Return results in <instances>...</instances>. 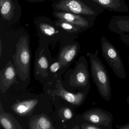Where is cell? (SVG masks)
Segmentation results:
<instances>
[{
	"label": "cell",
	"instance_id": "6da1fadb",
	"mask_svg": "<svg viewBox=\"0 0 129 129\" xmlns=\"http://www.w3.org/2000/svg\"><path fill=\"white\" fill-rule=\"evenodd\" d=\"M99 50L95 53H87L90 63L92 79L101 97L109 101L111 98V88L110 78L106 68L98 56Z\"/></svg>",
	"mask_w": 129,
	"mask_h": 129
},
{
	"label": "cell",
	"instance_id": "7a4b0ae2",
	"mask_svg": "<svg viewBox=\"0 0 129 129\" xmlns=\"http://www.w3.org/2000/svg\"><path fill=\"white\" fill-rule=\"evenodd\" d=\"M53 8L61 12L96 17L105 11L90 0H57L53 5Z\"/></svg>",
	"mask_w": 129,
	"mask_h": 129
},
{
	"label": "cell",
	"instance_id": "3957f363",
	"mask_svg": "<svg viewBox=\"0 0 129 129\" xmlns=\"http://www.w3.org/2000/svg\"><path fill=\"white\" fill-rule=\"evenodd\" d=\"M13 58L17 73L22 80H25L29 75L31 60L29 42L27 37L19 38Z\"/></svg>",
	"mask_w": 129,
	"mask_h": 129
},
{
	"label": "cell",
	"instance_id": "277c9868",
	"mask_svg": "<svg viewBox=\"0 0 129 129\" xmlns=\"http://www.w3.org/2000/svg\"><path fill=\"white\" fill-rule=\"evenodd\" d=\"M101 47L103 58L115 75L119 78L126 79V74L120 54L114 46L105 36L101 38Z\"/></svg>",
	"mask_w": 129,
	"mask_h": 129
},
{
	"label": "cell",
	"instance_id": "5b68a950",
	"mask_svg": "<svg viewBox=\"0 0 129 129\" xmlns=\"http://www.w3.org/2000/svg\"><path fill=\"white\" fill-rule=\"evenodd\" d=\"M82 117L84 120L102 129H112L113 116L106 110L98 108H91L84 112Z\"/></svg>",
	"mask_w": 129,
	"mask_h": 129
},
{
	"label": "cell",
	"instance_id": "8992f818",
	"mask_svg": "<svg viewBox=\"0 0 129 129\" xmlns=\"http://www.w3.org/2000/svg\"><path fill=\"white\" fill-rule=\"evenodd\" d=\"M90 77L87 61L84 56H81L72 75V84L74 86L81 90L90 87Z\"/></svg>",
	"mask_w": 129,
	"mask_h": 129
},
{
	"label": "cell",
	"instance_id": "52a82bcc",
	"mask_svg": "<svg viewBox=\"0 0 129 129\" xmlns=\"http://www.w3.org/2000/svg\"><path fill=\"white\" fill-rule=\"evenodd\" d=\"M54 16L56 18L68 22L84 29H89L95 24L97 17L94 16L77 15L66 12H54Z\"/></svg>",
	"mask_w": 129,
	"mask_h": 129
},
{
	"label": "cell",
	"instance_id": "ba28073f",
	"mask_svg": "<svg viewBox=\"0 0 129 129\" xmlns=\"http://www.w3.org/2000/svg\"><path fill=\"white\" fill-rule=\"evenodd\" d=\"M90 87L82 90L77 93H73L66 91L62 86L58 89V95L73 105L79 106L85 101Z\"/></svg>",
	"mask_w": 129,
	"mask_h": 129
},
{
	"label": "cell",
	"instance_id": "9c48e42d",
	"mask_svg": "<svg viewBox=\"0 0 129 129\" xmlns=\"http://www.w3.org/2000/svg\"><path fill=\"white\" fill-rule=\"evenodd\" d=\"M16 69L14 66L10 62L1 72V89L3 93L16 81Z\"/></svg>",
	"mask_w": 129,
	"mask_h": 129
},
{
	"label": "cell",
	"instance_id": "30bf717a",
	"mask_svg": "<svg viewBox=\"0 0 129 129\" xmlns=\"http://www.w3.org/2000/svg\"><path fill=\"white\" fill-rule=\"evenodd\" d=\"M108 28L111 32L120 35L129 33V16H112L109 23Z\"/></svg>",
	"mask_w": 129,
	"mask_h": 129
},
{
	"label": "cell",
	"instance_id": "8fae6325",
	"mask_svg": "<svg viewBox=\"0 0 129 129\" xmlns=\"http://www.w3.org/2000/svg\"><path fill=\"white\" fill-rule=\"evenodd\" d=\"M104 10L116 12L127 13L129 8L125 0H90Z\"/></svg>",
	"mask_w": 129,
	"mask_h": 129
},
{
	"label": "cell",
	"instance_id": "7c38bea8",
	"mask_svg": "<svg viewBox=\"0 0 129 129\" xmlns=\"http://www.w3.org/2000/svg\"><path fill=\"white\" fill-rule=\"evenodd\" d=\"M38 102L39 100L37 99L19 101L12 106V109L19 116H28L32 113Z\"/></svg>",
	"mask_w": 129,
	"mask_h": 129
},
{
	"label": "cell",
	"instance_id": "4fadbf2b",
	"mask_svg": "<svg viewBox=\"0 0 129 129\" xmlns=\"http://www.w3.org/2000/svg\"><path fill=\"white\" fill-rule=\"evenodd\" d=\"M80 44L76 43L64 47L61 50L59 57V61L62 65L65 66L72 61L80 51Z\"/></svg>",
	"mask_w": 129,
	"mask_h": 129
},
{
	"label": "cell",
	"instance_id": "5bb4252c",
	"mask_svg": "<svg viewBox=\"0 0 129 129\" xmlns=\"http://www.w3.org/2000/svg\"><path fill=\"white\" fill-rule=\"evenodd\" d=\"M29 127L33 129H54L50 119L44 114L33 117L30 120Z\"/></svg>",
	"mask_w": 129,
	"mask_h": 129
},
{
	"label": "cell",
	"instance_id": "9a60e30c",
	"mask_svg": "<svg viewBox=\"0 0 129 129\" xmlns=\"http://www.w3.org/2000/svg\"><path fill=\"white\" fill-rule=\"evenodd\" d=\"M0 121L2 126L6 129H22L16 119L10 114L1 109Z\"/></svg>",
	"mask_w": 129,
	"mask_h": 129
},
{
	"label": "cell",
	"instance_id": "2e32d148",
	"mask_svg": "<svg viewBox=\"0 0 129 129\" xmlns=\"http://www.w3.org/2000/svg\"><path fill=\"white\" fill-rule=\"evenodd\" d=\"M15 6L12 0H0V10L2 18L10 21L14 15Z\"/></svg>",
	"mask_w": 129,
	"mask_h": 129
},
{
	"label": "cell",
	"instance_id": "e0dca14e",
	"mask_svg": "<svg viewBox=\"0 0 129 129\" xmlns=\"http://www.w3.org/2000/svg\"><path fill=\"white\" fill-rule=\"evenodd\" d=\"M56 25L69 33H79L86 30L77 25L61 19H58L56 21Z\"/></svg>",
	"mask_w": 129,
	"mask_h": 129
},
{
	"label": "cell",
	"instance_id": "ac0fdd59",
	"mask_svg": "<svg viewBox=\"0 0 129 129\" xmlns=\"http://www.w3.org/2000/svg\"><path fill=\"white\" fill-rule=\"evenodd\" d=\"M37 72H38L46 71L49 67V62L46 57L43 55L38 58L36 63Z\"/></svg>",
	"mask_w": 129,
	"mask_h": 129
},
{
	"label": "cell",
	"instance_id": "d6986e66",
	"mask_svg": "<svg viewBox=\"0 0 129 129\" xmlns=\"http://www.w3.org/2000/svg\"><path fill=\"white\" fill-rule=\"evenodd\" d=\"M40 27L42 33L49 37L53 36L56 32L55 28L54 27L47 23H41Z\"/></svg>",
	"mask_w": 129,
	"mask_h": 129
},
{
	"label": "cell",
	"instance_id": "ffe728a7",
	"mask_svg": "<svg viewBox=\"0 0 129 129\" xmlns=\"http://www.w3.org/2000/svg\"><path fill=\"white\" fill-rule=\"evenodd\" d=\"M62 116L66 120H69L72 118L73 113L71 109L69 108H64L61 110Z\"/></svg>",
	"mask_w": 129,
	"mask_h": 129
},
{
	"label": "cell",
	"instance_id": "44dd1931",
	"mask_svg": "<svg viewBox=\"0 0 129 129\" xmlns=\"http://www.w3.org/2000/svg\"><path fill=\"white\" fill-rule=\"evenodd\" d=\"M80 126V128L83 129H102L101 127L95 126L85 120L81 124Z\"/></svg>",
	"mask_w": 129,
	"mask_h": 129
},
{
	"label": "cell",
	"instance_id": "7402d4cb",
	"mask_svg": "<svg viewBox=\"0 0 129 129\" xmlns=\"http://www.w3.org/2000/svg\"><path fill=\"white\" fill-rule=\"evenodd\" d=\"M60 68V63L59 61L56 62L52 64L50 67V70L52 73L57 72Z\"/></svg>",
	"mask_w": 129,
	"mask_h": 129
},
{
	"label": "cell",
	"instance_id": "603a6c76",
	"mask_svg": "<svg viewBox=\"0 0 129 129\" xmlns=\"http://www.w3.org/2000/svg\"><path fill=\"white\" fill-rule=\"evenodd\" d=\"M119 37L121 41L127 46L129 47V35L123 34L120 35Z\"/></svg>",
	"mask_w": 129,
	"mask_h": 129
},
{
	"label": "cell",
	"instance_id": "cb8c5ba5",
	"mask_svg": "<svg viewBox=\"0 0 129 129\" xmlns=\"http://www.w3.org/2000/svg\"><path fill=\"white\" fill-rule=\"evenodd\" d=\"M117 127L119 129H129V123H126L123 125L119 126Z\"/></svg>",
	"mask_w": 129,
	"mask_h": 129
},
{
	"label": "cell",
	"instance_id": "d4e9b609",
	"mask_svg": "<svg viewBox=\"0 0 129 129\" xmlns=\"http://www.w3.org/2000/svg\"><path fill=\"white\" fill-rule=\"evenodd\" d=\"M27 1L29 2H33V3H37V2H41L46 1L47 0H27Z\"/></svg>",
	"mask_w": 129,
	"mask_h": 129
},
{
	"label": "cell",
	"instance_id": "484cf974",
	"mask_svg": "<svg viewBox=\"0 0 129 129\" xmlns=\"http://www.w3.org/2000/svg\"><path fill=\"white\" fill-rule=\"evenodd\" d=\"M127 103H128V106L129 107V96H127Z\"/></svg>",
	"mask_w": 129,
	"mask_h": 129
},
{
	"label": "cell",
	"instance_id": "4316f807",
	"mask_svg": "<svg viewBox=\"0 0 129 129\" xmlns=\"http://www.w3.org/2000/svg\"><path fill=\"white\" fill-rule=\"evenodd\" d=\"M1 52H2V44L1 42Z\"/></svg>",
	"mask_w": 129,
	"mask_h": 129
},
{
	"label": "cell",
	"instance_id": "83f0119b",
	"mask_svg": "<svg viewBox=\"0 0 129 129\" xmlns=\"http://www.w3.org/2000/svg\"><path fill=\"white\" fill-rule=\"evenodd\" d=\"M128 65H129V58L128 59Z\"/></svg>",
	"mask_w": 129,
	"mask_h": 129
}]
</instances>
